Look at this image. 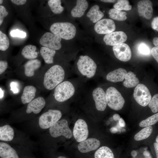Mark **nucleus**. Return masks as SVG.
<instances>
[{
	"instance_id": "obj_1",
	"label": "nucleus",
	"mask_w": 158,
	"mask_h": 158,
	"mask_svg": "<svg viewBox=\"0 0 158 158\" xmlns=\"http://www.w3.org/2000/svg\"><path fill=\"white\" fill-rule=\"evenodd\" d=\"M86 82L80 78H68L58 85L54 89L53 96L55 100L63 102L79 96L84 88Z\"/></svg>"
},
{
	"instance_id": "obj_2",
	"label": "nucleus",
	"mask_w": 158,
	"mask_h": 158,
	"mask_svg": "<svg viewBox=\"0 0 158 158\" xmlns=\"http://www.w3.org/2000/svg\"><path fill=\"white\" fill-rule=\"evenodd\" d=\"M73 71L68 62H62L50 67L45 72L43 84L48 90H53L58 85L68 79Z\"/></svg>"
},
{
	"instance_id": "obj_3",
	"label": "nucleus",
	"mask_w": 158,
	"mask_h": 158,
	"mask_svg": "<svg viewBox=\"0 0 158 158\" xmlns=\"http://www.w3.org/2000/svg\"><path fill=\"white\" fill-rule=\"evenodd\" d=\"M69 41L64 40L51 32L44 33L40 40V43L42 47L59 51L60 54L65 58L70 59L74 55L76 50L68 46Z\"/></svg>"
},
{
	"instance_id": "obj_4",
	"label": "nucleus",
	"mask_w": 158,
	"mask_h": 158,
	"mask_svg": "<svg viewBox=\"0 0 158 158\" xmlns=\"http://www.w3.org/2000/svg\"><path fill=\"white\" fill-rule=\"evenodd\" d=\"M74 64L72 67L73 72L85 82L95 75L97 65L94 60L86 53L75 57Z\"/></svg>"
},
{
	"instance_id": "obj_5",
	"label": "nucleus",
	"mask_w": 158,
	"mask_h": 158,
	"mask_svg": "<svg viewBox=\"0 0 158 158\" xmlns=\"http://www.w3.org/2000/svg\"><path fill=\"white\" fill-rule=\"evenodd\" d=\"M49 29L51 32L67 41L74 39L77 33L76 25L69 20L55 22L51 25Z\"/></svg>"
},
{
	"instance_id": "obj_6",
	"label": "nucleus",
	"mask_w": 158,
	"mask_h": 158,
	"mask_svg": "<svg viewBox=\"0 0 158 158\" xmlns=\"http://www.w3.org/2000/svg\"><path fill=\"white\" fill-rule=\"evenodd\" d=\"M105 92L108 106L112 109L116 111L122 109L125 101L121 93L113 87L108 88Z\"/></svg>"
},
{
	"instance_id": "obj_7",
	"label": "nucleus",
	"mask_w": 158,
	"mask_h": 158,
	"mask_svg": "<svg viewBox=\"0 0 158 158\" xmlns=\"http://www.w3.org/2000/svg\"><path fill=\"white\" fill-rule=\"evenodd\" d=\"M62 112L60 110L49 109L43 114L40 117L39 124L42 129L50 128L61 118Z\"/></svg>"
},
{
	"instance_id": "obj_8",
	"label": "nucleus",
	"mask_w": 158,
	"mask_h": 158,
	"mask_svg": "<svg viewBox=\"0 0 158 158\" xmlns=\"http://www.w3.org/2000/svg\"><path fill=\"white\" fill-rule=\"evenodd\" d=\"M49 132L51 135L54 138L62 135L70 139L73 135L72 132L68 127V122L65 119L56 122L50 128Z\"/></svg>"
},
{
	"instance_id": "obj_9",
	"label": "nucleus",
	"mask_w": 158,
	"mask_h": 158,
	"mask_svg": "<svg viewBox=\"0 0 158 158\" xmlns=\"http://www.w3.org/2000/svg\"><path fill=\"white\" fill-rule=\"evenodd\" d=\"M133 95L136 102L143 107L147 106L152 99L149 89L142 84H139L136 87Z\"/></svg>"
},
{
	"instance_id": "obj_10",
	"label": "nucleus",
	"mask_w": 158,
	"mask_h": 158,
	"mask_svg": "<svg viewBox=\"0 0 158 158\" xmlns=\"http://www.w3.org/2000/svg\"><path fill=\"white\" fill-rule=\"evenodd\" d=\"M73 134L75 139L78 142L87 139L89 131L87 124L85 120L79 119L77 121L74 126Z\"/></svg>"
},
{
	"instance_id": "obj_11",
	"label": "nucleus",
	"mask_w": 158,
	"mask_h": 158,
	"mask_svg": "<svg viewBox=\"0 0 158 158\" xmlns=\"http://www.w3.org/2000/svg\"><path fill=\"white\" fill-rule=\"evenodd\" d=\"M91 95L94 100L96 109L100 111H103L106 109L107 101L106 93L101 87H98L93 90Z\"/></svg>"
},
{
	"instance_id": "obj_12",
	"label": "nucleus",
	"mask_w": 158,
	"mask_h": 158,
	"mask_svg": "<svg viewBox=\"0 0 158 158\" xmlns=\"http://www.w3.org/2000/svg\"><path fill=\"white\" fill-rule=\"evenodd\" d=\"M116 26L114 21L109 19H102L95 23L94 29L99 34L106 35L114 32Z\"/></svg>"
},
{
	"instance_id": "obj_13",
	"label": "nucleus",
	"mask_w": 158,
	"mask_h": 158,
	"mask_svg": "<svg viewBox=\"0 0 158 158\" xmlns=\"http://www.w3.org/2000/svg\"><path fill=\"white\" fill-rule=\"evenodd\" d=\"M127 38V36L125 32L119 31L105 35L103 40L106 45L114 46L124 42Z\"/></svg>"
},
{
	"instance_id": "obj_14",
	"label": "nucleus",
	"mask_w": 158,
	"mask_h": 158,
	"mask_svg": "<svg viewBox=\"0 0 158 158\" xmlns=\"http://www.w3.org/2000/svg\"><path fill=\"white\" fill-rule=\"evenodd\" d=\"M113 50L115 56L121 61H127L131 58V50L127 44L123 43L113 46Z\"/></svg>"
},
{
	"instance_id": "obj_15",
	"label": "nucleus",
	"mask_w": 158,
	"mask_h": 158,
	"mask_svg": "<svg viewBox=\"0 0 158 158\" xmlns=\"http://www.w3.org/2000/svg\"><path fill=\"white\" fill-rule=\"evenodd\" d=\"M137 8L139 15L147 20L152 18L153 13L152 4L149 0L139 1L137 4Z\"/></svg>"
},
{
	"instance_id": "obj_16",
	"label": "nucleus",
	"mask_w": 158,
	"mask_h": 158,
	"mask_svg": "<svg viewBox=\"0 0 158 158\" xmlns=\"http://www.w3.org/2000/svg\"><path fill=\"white\" fill-rule=\"evenodd\" d=\"M88 6V2L86 0H76L75 5L71 9V16L74 18L83 17L86 13Z\"/></svg>"
},
{
	"instance_id": "obj_17",
	"label": "nucleus",
	"mask_w": 158,
	"mask_h": 158,
	"mask_svg": "<svg viewBox=\"0 0 158 158\" xmlns=\"http://www.w3.org/2000/svg\"><path fill=\"white\" fill-rule=\"evenodd\" d=\"M100 145V141L95 138H90L80 142L78 145V150L86 153L97 149Z\"/></svg>"
},
{
	"instance_id": "obj_18",
	"label": "nucleus",
	"mask_w": 158,
	"mask_h": 158,
	"mask_svg": "<svg viewBox=\"0 0 158 158\" xmlns=\"http://www.w3.org/2000/svg\"><path fill=\"white\" fill-rule=\"evenodd\" d=\"M46 104V101L44 97H39L33 99L28 104L26 110L28 114L33 112L37 114L41 111Z\"/></svg>"
},
{
	"instance_id": "obj_19",
	"label": "nucleus",
	"mask_w": 158,
	"mask_h": 158,
	"mask_svg": "<svg viewBox=\"0 0 158 158\" xmlns=\"http://www.w3.org/2000/svg\"><path fill=\"white\" fill-rule=\"evenodd\" d=\"M85 19H88L93 23H96L102 19L104 16V14L100 9L99 6L95 5L92 6L84 16Z\"/></svg>"
},
{
	"instance_id": "obj_20",
	"label": "nucleus",
	"mask_w": 158,
	"mask_h": 158,
	"mask_svg": "<svg viewBox=\"0 0 158 158\" xmlns=\"http://www.w3.org/2000/svg\"><path fill=\"white\" fill-rule=\"evenodd\" d=\"M0 157L1 158H19L16 151L9 144L0 142Z\"/></svg>"
},
{
	"instance_id": "obj_21",
	"label": "nucleus",
	"mask_w": 158,
	"mask_h": 158,
	"mask_svg": "<svg viewBox=\"0 0 158 158\" xmlns=\"http://www.w3.org/2000/svg\"><path fill=\"white\" fill-rule=\"evenodd\" d=\"M127 73L125 69L120 68L108 73L106 79L107 80L114 83L121 82L124 79Z\"/></svg>"
},
{
	"instance_id": "obj_22",
	"label": "nucleus",
	"mask_w": 158,
	"mask_h": 158,
	"mask_svg": "<svg viewBox=\"0 0 158 158\" xmlns=\"http://www.w3.org/2000/svg\"><path fill=\"white\" fill-rule=\"evenodd\" d=\"M41 65V61L38 59L30 60L28 61L24 65V73L28 77L33 76L35 70L39 68Z\"/></svg>"
},
{
	"instance_id": "obj_23",
	"label": "nucleus",
	"mask_w": 158,
	"mask_h": 158,
	"mask_svg": "<svg viewBox=\"0 0 158 158\" xmlns=\"http://www.w3.org/2000/svg\"><path fill=\"white\" fill-rule=\"evenodd\" d=\"M36 90V87L33 86H25L21 97L22 103L24 104L28 103L32 100L35 97Z\"/></svg>"
},
{
	"instance_id": "obj_24",
	"label": "nucleus",
	"mask_w": 158,
	"mask_h": 158,
	"mask_svg": "<svg viewBox=\"0 0 158 158\" xmlns=\"http://www.w3.org/2000/svg\"><path fill=\"white\" fill-rule=\"evenodd\" d=\"M14 131L13 128L8 125L0 126V140L9 141L13 138Z\"/></svg>"
},
{
	"instance_id": "obj_25",
	"label": "nucleus",
	"mask_w": 158,
	"mask_h": 158,
	"mask_svg": "<svg viewBox=\"0 0 158 158\" xmlns=\"http://www.w3.org/2000/svg\"><path fill=\"white\" fill-rule=\"evenodd\" d=\"M40 53L46 63L50 64L54 63V57L57 53L56 51L42 47L40 49Z\"/></svg>"
},
{
	"instance_id": "obj_26",
	"label": "nucleus",
	"mask_w": 158,
	"mask_h": 158,
	"mask_svg": "<svg viewBox=\"0 0 158 158\" xmlns=\"http://www.w3.org/2000/svg\"><path fill=\"white\" fill-rule=\"evenodd\" d=\"M36 47L34 45H28L25 46L22 50L21 54L25 58L28 59H34L38 56L36 51Z\"/></svg>"
},
{
	"instance_id": "obj_27",
	"label": "nucleus",
	"mask_w": 158,
	"mask_h": 158,
	"mask_svg": "<svg viewBox=\"0 0 158 158\" xmlns=\"http://www.w3.org/2000/svg\"><path fill=\"white\" fill-rule=\"evenodd\" d=\"M123 82L124 86L128 88H131L136 86L139 83L138 79L136 75L132 71L127 73L124 78Z\"/></svg>"
},
{
	"instance_id": "obj_28",
	"label": "nucleus",
	"mask_w": 158,
	"mask_h": 158,
	"mask_svg": "<svg viewBox=\"0 0 158 158\" xmlns=\"http://www.w3.org/2000/svg\"><path fill=\"white\" fill-rule=\"evenodd\" d=\"M95 158H114V153L111 150L106 146H102L95 152Z\"/></svg>"
},
{
	"instance_id": "obj_29",
	"label": "nucleus",
	"mask_w": 158,
	"mask_h": 158,
	"mask_svg": "<svg viewBox=\"0 0 158 158\" xmlns=\"http://www.w3.org/2000/svg\"><path fill=\"white\" fill-rule=\"evenodd\" d=\"M48 4L51 11L54 14H60L63 13L65 8L62 5L60 0H49Z\"/></svg>"
},
{
	"instance_id": "obj_30",
	"label": "nucleus",
	"mask_w": 158,
	"mask_h": 158,
	"mask_svg": "<svg viewBox=\"0 0 158 158\" xmlns=\"http://www.w3.org/2000/svg\"><path fill=\"white\" fill-rule=\"evenodd\" d=\"M110 18L118 21H124L127 18L126 12L118 10L115 8H111L109 11Z\"/></svg>"
},
{
	"instance_id": "obj_31",
	"label": "nucleus",
	"mask_w": 158,
	"mask_h": 158,
	"mask_svg": "<svg viewBox=\"0 0 158 158\" xmlns=\"http://www.w3.org/2000/svg\"><path fill=\"white\" fill-rule=\"evenodd\" d=\"M152 131L153 128L152 126L145 127L135 135L134 139L135 140L138 141L145 139L150 135Z\"/></svg>"
},
{
	"instance_id": "obj_32",
	"label": "nucleus",
	"mask_w": 158,
	"mask_h": 158,
	"mask_svg": "<svg viewBox=\"0 0 158 158\" xmlns=\"http://www.w3.org/2000/svg\"><path fill=\"white\" fill-rule=\"evenodd\" d=\"M151 49L149 46L143 42L139 43L137 47V51L140 55L144 56H150Z\"/></svg>"
},
{
	"instance_id": "obj_33",
	"label": "nucleus",
	"mask_w": 158,
	"mask_h": 158,
	"mask_svg": "<svg viewBox=\"0 0 158 158\" xmlns=\"http://www.w3.org/2000/svg\"><path fill=\"white\" fill-rule=\"evenodd\" d=\"M158 121V113H157L141 121L139 125L141 127L151 126L155 124Z\"/></svg>"
},
{
	"instance_id": "obj_34",
	"label": "nucleus",
	"mask_w": 158,
	"mask_h": 158,
	"mask_svg": "<svg viewBox=\"0 0 158 158\" xmlns=\"http://www.w3.org/2000/svg\"><path fill=\"white\" fill-rule=\"evenodd\" d=\"M114 8L118 10L129 11L132 8V6L129 4L128 1L119 0L114 5Z\"/></svg>"
},
{
	"instance_id": "obj_35",
	"label": "nucleus",
	"mask_w": 158,
	"mask_h": 158,
	"mask_svg": "<svg viewBox=\"0 0 158 158\" xmlns=\"http://www.w3.org/2000/svg\"><path fill=\"white\" fill-rule=\"evenodd\" d=\"M9 40L7 35L0 30V50H6L9 47Z\"/></svg>"
},
{
	"instance_id": "obj_36",
	"label": "nucleus",
	"mask_w": 158,
	"mask_h": 158,
	"mask_svg": "<svg viewBox=\"0 0 158 158\" xmlns=\"http://www.w3.org/2000/svg\"><path fill=\"white\" fill-rule=\"evenodd\" d=\"M149 107L154 113L158 111V94H156L152 98L148 104Z\"/></svg>"
},
{
	"instance_id": "obj_37",
	"label": "nucleus",
	"mask_w": 158,
	"mask_h": 158,
	"mask_svg": "<svg viewBox=\"0 0 158 158\" xmlns=\"http://www.w3.org/2000/svg\"><path fill=\"white\" fill-rule=\"evenodd\" d=\"M10 35L12 37H18L21 38H24L26 37V32L18 29L12 30L10 33Z\"/></svg>"
},
{
	"instance_id": "obj_38",
	"label": "nucleus",
	"mask_w": 158,
	"mask_h": 158,
	"mask_svg": "<svg viewBox=\"0 0 158 158\" xmlns=\"http://www.w3.org/2000/svg\"><path fill=\"white\" fill-rule=\"evenodd\" d=\"M8 14L5 7L3 6H0V26L2 23L4 18L7 16Z\"/></svg>"
},
{
	"instance_id": "obj_39",
	"label": "nucleus",
	"mask_w": 158,
	"mask_h": 158,
	"mask_svg": "<svg viewBox=\"0 0 158 158\" xmlns=\"http://www.w3.org/2000/svg\"><path fill=\"white\" fill-rule=\"evenodd\" d=\"M8 66V63L6 61L0 60V75L4 72Z\"/></svg>"
},
{
	"instance_id": "obj_40",
	"label": "nucleus",
	"mask_w": 158,
	"mask_h": 158,
	"mask_svg": "<svg viewBox=\"0 0 158 158\" xmlns=\"http://www.w3.org/2000/svg\"><path fill=\"white\" fill-rule=\"evenodd\" d=\"M151 53L152 56L158 62V48L156 47H153L151 50Z\"/></svg>"
},
{
	"instance_id": "obj_41",
	"label": "nucleus",
	"mask_w": 158,
	"mask_h": 158,
	"mask_svg": "<svg viewBox=\"0 0 158 158\" xmlns=\"http://www.w3.org/2000/svg\"><path fill=\"white\" fill-rule=\"evenodd\" d=\"M152 28L156 31H158V17L154 18L151 23Z\"/></svg>"
},
{
	"instance_id": "obj_42",
	"label": "nucleus",
	"mask_w": 158,
	"mask_h": 158,
	"mask_svg": "<svg viewBox=\"0 0 158 158\" xmlns=\"http://www.w3.org/2000/svg\"><path fill=\"white\" fill-rule=\"evenodd\" d=\"M11 90L14 94L18 93L19 89L18 87V84L15 82H12L10 84Z\"/></svg>"
},
{
	"instance_id": "obj_43",
	"label": "nucleus",
	"mask_w": 158,
	"mask_h": 158,
	"mask_svg": "<svg viewBox=\"0 0 158 158\" xmlns=\"http://www.w3.org/2000/svg\"><path fill=\"white\" fill-rule=\"evenodd\" d=\"M11 1L14 4L20 5L25 4L27 1L26 0H11Z\"/></svg>"
},
{
	"instance_id": "obj_44",
	"label": "nucleus",
	"mask_w": 158,
	"mask_h": 158,
	"mask_svg": "<svg viewBox=\"0 0 158 158\" xmlns=\"http://www.w3.org/2000/svg\"><path fill=\"white\" fill-rule=\"evenodd\" d=\"M154 145L156 153V158H158V143L154 142Z\"/></svg>"
},
{
	"instance_id": "obj_45",
	"label": "nucleus",
	"mask_w": 158,
	"mask_h": 158,
	"mask_svg": "<svg viewBox=\"0 0 158 158\" xmlns=\"http://www.w3.org/2000/svg\"><path fill=\"white\" fill-rule=\"evenodd\" d=\"M119 123L120 126L122 127H124L126 125V123L124 121L122 118H120L119 119Z\"/></svg>"
},
{
	"instance_id": "obj_46",
	"label": "nucleus",
	"mask_w": 158,
	"mask_h": 158,
	"mask_svg": "<svg viewBox=\"0 0 158 158\" xmlns=\"http://www.w3.org/2000/svg\"><path fill=\"white\" fill-rule=\"evenodd\" d=\"M153 43L154 44L156 47H158V37H155L154 38L153 40Z\"/></svg>"
},
{
	"instance_id": "obj_47",
	"label": "nucleus",
	"mask_w": 158,
	"mask_h": 158,
	"mask_svg": "<svg viewBox=\"0 0 158 158\" xmlns=\"http://www.w3.org/2000/svg\"><path fill=\"white\" fill-rule=\"evenodd\" d=\"M113 118L115 121H116L119 120L120 118V117L118 114H115L113 115Z\"/></svg>"
},
{
	"instance_id": "obj_48",
	"label": "nucleus",
	"mask_w": 158,
	"mask_h": 158,
	"mask_svg": "<svg viewBox=\"0 0 158 158\" xmlns=\"http://www.w3.org/2000/svg\"><path fill=\"white\" fill-rule=\"evenodd\" d=\"M117 129L115 127H112L110 129V132L113 133H116L118 131Z\"/></svg>"
},
{
	"instance_id": "obj_49",
	"label": "nucleus",
	"mask_w": 158,
	"mask_h": 158,
	"mask_svg": "<svg viewBox=\"0 0 158 158\" xmlns=\"http://www.w3.org/2000/svg\"><path fill=\"white\" fill-rule=\"evenodd\" d=\"M143 154L145 157H147L151 155L150 152L147 150L143 152Z\"/></svg>"
},
{
	"instance_id": "obj_50",
	"label": "nucleus",
	"mask_w": 158,
	"mask_h": 158,
	"mask_svg": "<svg viewBox=\"0 0 158 158\" xmlns=\"http://www.w3.org/2000/svg\"><path fill=\"white\" fill-rule=\"evenodd\" d=\"M101 1L107 3H114L116 1V0H101Z\"/></svg>"
},
{
	"instance_id": "obj_51",
	"label": "nucleus",
	"mask_w": 158,
	"mask_h": 158,
	"mask_svg": "<svg viewBox=\"0 0 158 158\" xmlns=\"http://www.w3.org/2000/svg\"><path fill=\"white\" fill-rule=\"evenodd\" d=\"M137 154V152L135 150H133L131 152V155L133 157H136Z\"/></svg>"
},
{
	"instance_id": "obj_52",
	"label": "nucleus",
	"mask_w": 158,
	"mask_h": 158,
	"mask_svg": "<svg viewBox=\"0 0 158 158\" xmlns=\"http://www.w3.org/2000/svg\"><path fill=\"white\" fill-rule=\"evenodd\" d=\"M4 96V92L2 89L0 88V99L3 98Z\"/></svg>"
},
{
	"instance_id": "obj_53",
	"label": "nucleus",
	"mask_w": 158,
	"mask_h": 158,
	"mask_svg": "<svg viewBox=\"0 0 158 158\" xmlns=\"http://www.w3.org/2000/svg\"><path fill=\"white\" fill-rule=\"evenodd\" d=\"M57 158H67L66 157L63 156H60L58 157Z\"/></svg>"
},
{
	"instance_id": "obj_54",
	"label": "nucleus",
	"mask_w": 158,
	"mask_h": 158,
	"mask_svg": "<svg viewBox=\"0 0 158 158\" xmlns=\"http://www.w3.org/2000/svg\"><path fill=\"white\" fill-rule=\"evenodd\" d=\"M156 142L158 143V136L157 135L156 137Z\"/></svg>"
},
{
	"instance_id": "obj_55",
	"label": "nucleus",
	"mask_w": 158,
	"mask_h": 158,
	"mask_svg": "<svg viewBox=\"0 0 158 158\" xmlns=\"http://www.w3.org/2000/svg\"><path fill=\"white\" fill-rule=\"evenodd\" d=\"M122 132H126V130L124 129H123L122 130Z\"/></svg>"
},
{
	"instance_id": "obj_56",
	"label": "nucleus",
	"mask_w": 158,
	"mask_h": 158,
	"mask_svg": "<svg viewBox=\"0 0 158 158\" xmlns=\"http://www.w3.org/2000/svg\"><path fill=\"white\" fill-rule=\"evenodd\" d=\"M3 1L2 0H0V4H2L3 2Z\"/></svg>"
},
{
	"instance_id": "obj_57",
	"label": "nucleus",
	"mask_w": 158,
	"mask_h": 158,
	"mask_svg": "<svg viewBox=\"0 0 158 158\" xmlns=\"http://www.w3.org/2000/svg\"><path fill=\"white\" fill-rule=\"evenodd\" d=\"M117 132H118L119 133H120L121 132V131L120 130H118Z\"/></svg>"
},
{
	"instance_id": "obj_58",
	"label": "nucleus",
	"mask_w": 158,
	"mask_h": 158,
	"mask_svg": "<svg viewBox=\"0 0 158 158\" xmlns=\"http://www.w3.org/2000/svg\"><path fill=\"white\" fill-rule=\"evenodd\" d=\"M145 158H152V157L151 155H150L149 157H145Z\"/></svg>"
}]
</instances>
